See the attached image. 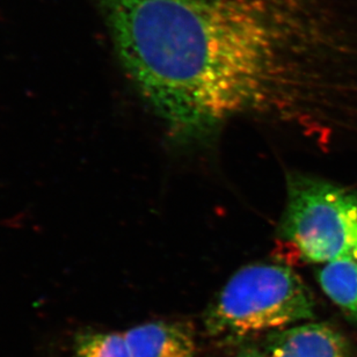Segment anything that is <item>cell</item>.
I'll return each mask as SVG.
<instances>
[{
	"label": "cell",
	"mask_w": 357,
	"mask_h": 357,
	"mask_svg": "<svg viewBox=\"0 0 357 357\" xmlns=\"http://www.w3.org/2000/svg\"><path fill=\"white\" fill-rule=\"evenodd\" d=\"M98 3L127 76L182 137L301 105L357 59V0Z\"/></svg>",
	"instance_id": "6da1fadb"
},
{
	"label": "cell",
	"mask_w": 357,
	"mask_h": 357,
	"mask_svg": "<svg viewBox=\"0 0 357 357\" xmlns=\"http://www.w3.org/2000/svg\"><path fill=\"white\" fill-rule=\"evenodd\" d=\"M314 299L302 278L281 264L241 268L210 304L206 328L227 342L278 332L314 317Z\"/></svg>",
	"instance_id": "7a4b0ae2"
},
{
	"label": "cell",
	"mask_w": 357,
	"mask_h": 357,
	"mask_svg": "<svg viewBox=\"0 0 357 357\" xmlns=\"http://www.w3.org/2000/svg\"><path fill=\"white\" fill-rule=\"evenodd\" d=\"M278 236L309 264L357 260V192L302 174L289 176Z\"/></svg>",
	"instance_id": "3957f363"
},
{
	"label": "cell",
	"mask_w": 357,
	"mask_h": 357,
	"mask_svg": "<svg viewBox=\"0 0 357 357\" xmlns=\"http://www.w3.org/2000/svg\"><path fill=\"white\" fill-rule=\"evenodd\" d=\"M269 357H351L344 335L325 323L297 324L271 334Z\"/></svg>",
	"instance_id": "277c9868"
},
{
	"label": "cell",
	"mask_w": 357,
	"mask_h": 357,
	"mask_svg": "<svg viewBox=\"0 0 357 357\" xmlns=\"http://www.w3.org/2000/svg\"><path fill=\"white\" fill-rule=\"evenodd\" d=\"M124 334L131 357H195L192 330L178 323L143 324Z\"/></svg>",
	"instance_id": "5b68a950"
},
{
	"label": "cell",
	"mask_w": 357,
	"mask_h": 357,
	"mask_svg": "<svg viewBox=\"0 0 357 357\" xmlns=\"http://www.w3.org/2000/svg\"><path fill=\"white\" fill-rule=\"evenodd\" d=\"M318 282L325 295L357 324V260H342L323 265Z\"/></svg>",
	"instance_id": "8992f818"
},
{
	"label": "cell",
	"mask_w": 357,
	"mask_h": 357,
	"mask_svg": "<svg viewBox=\"0 0 357 357\" xmlns=\"http://www.w3.org/2000/svg\"><path fill=\"white\" fill-rule=\"evenodd\" d=\"M77 357H131L124 334L80 333L75 341Z\"/></svg>",
	"instance_id": "52a82bcc"
},
{
	"label": "cell",
	"mask_w": 357,
	"mask_h": 357,
	"mask_svg": "<svg viewBox=\"0 0 357 357\" xmlns=\"http://www.w3.org/2000/svg\"><path fill=\"white\" fill-rule=\"evenodd\" d=\"M239 357H269L268 355L259 354V353H248V354L241 355Z\"/></svg>",
	"instance_id": "ba28073f"
}]
</instances>
